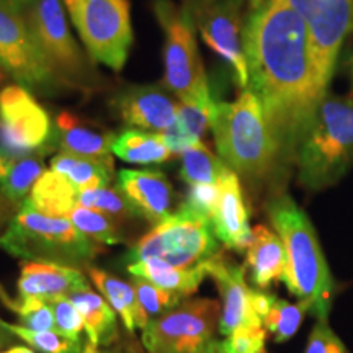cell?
<instances>
[{"label": "cell", "mask_w": 353, "mask_h": 353, "mask_svg": "<svg viewBox=\"0 0 353 353\" xmlns=\"http://www.w3.org/2000/svg\"><path fill=\"white\" fill-rule=\"evenodd\" d=\"M249 88L262 101L286 165L327 95L307 25L285 0H268L250 13L244 30Z\"/></svg>", "instance_id": "1"}, {"label": "cell", "mask_w": 353, "mask_h": 353, "mask_svg": "<svg viewBox=\"0 0 353 353\" xmlns=\"http://www.w3.org/2000/svg\"><path fill=\"white\" fill-rule=\"evenodd\" d=\"M211 130L219 157L250 188L272 187V195L283 192L281 182L290 167L262 101L250 88L242 90L232 103L218 101Z\"/></svg>", "instance_id": "2"}, {"label": "cell", "mask_w": 353, "mask_h": 353, "mask_svg": "<svg viewBox=\"0 0 353 353\" xmlns=\"http://www.w3.org/2000/svg\"><path fill=\"white\" fill-rule=\"evenodd\" d=\"M265 210L288 255L283 278L286 288L299 301L309 304L316 319L329 317L335 281L314 224L286 192H278L268 198Z\"/></svg>", "instance_id": "3"}, {"label": "cell", "mask_w": 353, "mask_h": 353, "mask_svg": "<svg viewBox=\"0 0 353 353\" xmlns=\"http://www.w3.org/2000/svg\"><path fill=\"white\" fill-rule=\"evenodd\" d=\"M294 167L298 183L311 193L322 192L353 167V100L325 95L298 145Z\"/></svg>", "instance_id": "4"}, {"label": "cell", "mask_w": 353, "mask_h": 353, "mask_svg": "<svg viewBox=\"0 0 353 353\" xmlns=\"http://www.w3.org/2000/svg\"><path fill=\"white\" fill-rule=\"evenodd\" d=\"M0 247L25 262H46L87 268L100 252L99 242L70 223L69 218H52L23 201L0 236Z\"/></svg>", "instance_id": "5"}, {"label": "cell", "mask_w": 353, "mask_h": 353, "mask_svg": "<svg viewBox=\"0 0 353 353\" xmlns=\"http://www.w3.org/2000/svg\"><path fill=\"white\" fill-rule=\"evenodd\" d=\"M219 252V241L211 223L175 213L156 224L152 231L131 247L128 262L154 260L175 268H193L206 263Z\"/></svg>", "instance_id": "6"}, {"label": "cell", "mask_w": 353, "mask_h": 353, "mask_svg": "<svg viewBox=\"0 0 353 353\" xmlns=\"http://www.w3.org/2000/svg\"><path fill=\"white\" fill-rule=\"evenodd\" d=\"M88 54L113 70L125 68L132 44L128 0H64Z\"/></svg>", "instance_id": "7"}, {"label": "cell", "mask_w": 353, "mask_h": 353, "mask_svg": "<svg viewBox=\"0 0 353 353\" xmlns=\"http://www.w3.org/2000/svg\"><path fill=\"white\" fill-rule=\"evenodd\" d=\"M221 304L210 298H185L179 306L149 321L141 342L148 353H210L219 330Z\"/></svg>", "instance_id": "8"}, {"label": "cell", "mask_w": 353, "mask_h": 353, "mask_svg": "<svg viewBox=\"0 0 353 353\" xmlns=\"http://www.w3.org/2000/svg\"><path fill=\"white\" fill-rule=\"evenodd\" d=\"M23 15L39 52L63 85L87 87L92 65L70 33L61 0H34Z\"/></svg>", "instance_id": "9"}, {"label": "cell", "mask_w": 353, "mask_h": 353, "mask_svg": "<svg viewBox=\"0 0 353 353\" xmlns=\"http://www.w3.org/2000/svg\"><path fill=\"white\" fill-rule=\"evenodd\" d=\"M50 114L23 85H7L0 95V151L12 157L52 151Z\"/></svg>", "instance_id": "10"}, {"label": "cell", "mask_w": 353, "mask_h": 353, "mask_svg": "<svg viewBox=\"0 0 353 353\" xmlns=\"http://www.w3.org/2000/svg\"><path fill=\"white\" fill-rule=\"evenodd\" d=\"M154 10L165 33L164 83L176 99H182L208 83L198 52L192 17L169 0H157Z\"/></svg>", "instance_id": "11"}, {"label": "cell", "mask_w": 353, "mask_h": 353, "mask_svg": "<svg viewBox=\"0 0 353 353\" xmlns=\"http://www.w3.org/2000/svg\"><path fill=\"white\" fill-rule=\"evenodd\" d=\"M0 64L30 90L46 94L63 85L39 52L23 12L3 2H0Z\"/></svg>", "instance_id": "12"}, {"label": "cell", "mask_w": 353, "mask_h": 353, "mask_svg": "<svg viewBox=\"0 0 353 353\" xmlns=\"http://www.w3.org/2000/svg\"><path fill=\"white\" fill-rule=\"evenodd\" d=\"M244 0H198L196 25L201 38L231 68L242 90L249 88V68L244 50Z\"/></svg>", "instance_id": "13"}, {"label": "cell", "mask_w": 353, "mask_h": 353, "mask_svg": "<svg viewBox=\"0 0 353 353\" xmlns=\"http://www.w3.org/2000/svg\"><path fill=\"white\" fill-rule=\"evenodd\" d=\"M306 21L321 82L329 87L337 57L350 37L352 0H285Z\"/></svg>", "instance_id": "14"}, {"label": "cell", "mask_w": 353, "mask_h": 353, "mask_svg": "<svg viewBox=\"0 0 353 353\" xmlns=\"http://www.w3.org/2000/svg\"><path fill=\"white\" fill-rule=\"evenodd\" d=\"M206 268H208V275L216 281L219 290V332L228 337L234 330L244 327V325H263L262 319L254 311V290L245 283L244 267L237 265L226 254L219 252L210 260Z\"/></svg>", "instance_id": "15"}, {"label": "cell", "mask_w": 353, "mask_h": 353, "mask_svg": "<svg viewBox=\"0 0 353 353\" xmlns=\"http://www.w3.org/2000/svg\"><path fill=\"white\" fill-rule=\"evenodd\" d=\"M117 188L136 214L154 226L170 216L174 188L161 170L123 169L118 174Z\"/></svg>", "instance_id": "16"}, {"label": "cell", "mask_w": 353, "mask_h": 353, "mask_svg": "<svg viewBox=\"0 0 353 353\" xmlns=\"http://www.w3.org/2000/svg\"><path fill=\"white\" fill-rule=\"evenodd\" d=\"M114 107L128 125L151 132H164L176 121L174 99L157 85L128 87L117 97Z\"/></svg>", "instance_id": "17"}, {"label": "cell", "mask_w": 353, "mask_h": 353, "mask_svg": "<svg viewBox=\"0 0 353 353\" xmlns=\"http://www.w3.org/2000/svg\"><path fill=\"white\" fill-rule=\"evenodd\" d=\"M211 226L221 244L231 250L242 252L252 241V228L241 179L232 170L219 182V201Z\"/></svg>", "instance_id": "18"}, {"label": "cell", "mask_w": 353, "mask_h": 353, "mask_svg": "<svg viewBox=\"0 0 353 353\" xmlns=\"http://www.w3.org/2000/svg\"><path fill=\"white\" fill-rule=\"evenodd\" d=\"M113 141L114 134L107 130L82 120L74 113L63 112L57 114L54 126V144L61 152L72 156L94 159L113 167Z\"/></svg>", "instance_id": "19"}, {"label": "cell", "mask_w": 353, "mask_h": 353, "mask_svg": "<svg viewBox=\"0 0 353 353\" xmlns=\"http://www.w3.org/2000/svg\"><path fill=\"white\" fill-rule=\"evenodd\" d=\"M83 286H88V281L81 268L46 262H25L17 283L20 298L41 299L68 296Z\"/></svg>", "instance_id": "20"}, {"label": "cell", "mask_w": 353, "mask_h": 353, "mask_svg": "<svg viewBox=\"0 0 353 353\" xmlns=\"http://www.w3.org/2000/svg\"><path fill=\"white\" fill-rule=\"evenodd\" d=\"M247 267L257 290H267L283 281L288 265V255L281 237L275 229L257 224L252 229V241L247 247Z\"/></svg>", "instance_id": "21"}, {"label": "cell", "mask_w": 353, "mask_h": 353, "mask_svg": "<svg viewBox=\"0 0 353 353\" xmlns=\"http://www.w3.org/2000/svg\"><path fill=\"white\" fill-rule=\"evenodd\" d=\"M85 322L87 341L97 347H110L120 341L117 314L107 299L97 294L90 285L68 294Z\"/></svg>", "instance_id": "22"}, {"label": "cell", "mask_w": 353, "mask_h": 353, "mask_svg": "<svg viewBox=\"0 0 353 353\" xmlns=\"http://www.w3.org/2000/svg\"><path fill=\"white\" fill-rule=\"evenodd\" d=\"M208 262L193 268H175L154 262V260H144V262L128 265V272L131 273V276H141L154 285L161 286V288L174 291V293L188 298L193 293H196L198 286L201 285L205 276H208V268H206Z\"/></svg>", "instance_id": "23"}, {"label": "cell", "mask_w": 353, "mask_h": 353, "mask_svg": "<svg viewBox=\"0 0 353 353\" xmlns=\"http://www.w3.org/2000/svg\"><path fill=\"white\" fill-rule=\"evenodd\" d=\"M76 196V188L65 176L54 170H44L25 201L46 216L68 218L70 210L77 205Z\"/></svg>", "instance_id": "24"}, {"label": "cell", "mask_w": 353, "mask_h": 353, "mask_svg": "<svg viewBox=\"0 0 353 353\" xmlns=\"http://www.w3.org/2000/svg\"><path fill=\"white\" fill-rule=\"evenodd\" d=\"M113 154L130 164H162L174 154L162 141L161 132L126 130L114 136Z\"/></svg>", "instance_id": "25"}, {"label": "cell", "mask_w": 353, "mask_h": 353, "mask_svg": "<svg viewBox=\"0 0 353 353\" xmlns=\"http://www.w3.org/2000/svg\"><path fill=\"white\" fill-rule=\"evenodd\" d=\"M51 170L65 176L76 192L108 187L110 180L113 179V167L94 159L72 156L68 152H59L52 157Z\"/></svg>", "instance_id": "26"}, {"label": "cell", "mask_w": 353, "mask_h": 353, "mask_svg": "<svg viewBox=\"0 0 353 353\" xmlns=\"http://www.w3.org/2000/svg\"><path fill=\"white\" fill-rule=\"evenodd\" d=\"M85 270L90 276L92 283L99 288L110 306L114 309V312L121 317L128 332H134L136 316H138V299H136L132 285L126 283L125 280L112 275V273L101 270V268L92 267V265H88Z\"/></svg>", "instance_id": "27"}, {"label": "cell", "mask_w": 353, "mask_h": 353, "mask_svg": "<svg viewBox=\"0 0 353 353\" xmlns=\"http://www.w3.org/2000/svg\"><path fill=\"white\" fill-rule=\"evenodd\" d=\"M179 100L176 120L182 123L193 136L201 139V136L211 130L216 107H218V100L214 99L210 83H205L195 92Z\"/></svg>", "instance_id": "28"}, {"label": "cell", "mask_w": 353, "mask_h": 353, "mask_svg": "<svg viewBox=\"0 0 353 353\" xmlns=\"http://www.w3.org/2000/svg\"><path fill=\"white\" fill-rule=\"evenodd\" d=\"M131 285L134 288L136 299H138V316H136V327L143 330L149 321L165 314L170 309L179 306L185 296L174 291L164 290L161 286L151 283L141 276H131Z\"/></svg>", "instance_id": "29"}, {"label": "cell", "mask_w": 353, "mask_h": 353, "mask_svg": "<svg viewBox=\"0 0 353 353\" xmlns=\"http://www.w3.org/2000/svg\"><path fill=\"white\" fill-rule=\"evenodd\" d=\"M231 170L224 161L214 156L203 143L187 149L182 154L180 179L188 185L219 183Z\"/></svg>", "instance_id": "30"}, {"label": "cell", "mask_w": 353, "mask_h": 353, "mask_svg": "<svg viewBox=\"0 0 353 353\" xmlns=\"http://www.w3.org/2000/svg\"><path fill=\"white\" fill-rule=\"evenodd\" d=\"M311 312L307 303L298 301L290 303L286 299L273 296L267 314L263 316V327L268 334L273 335L275 342H288L298 332L299 325L303 324L304 316Z\"/></svg>", "instance_id": "31"}, {"label": "cell", "mask_w": 353, "mask_h": 353, "mask_svg": "<svg viewBox=\"0 0 353 353\" xmlns=\"http://www.w3.org/2000/svg\"><path fill=\"white\" fill-rule=\"evenodd\" d=\"M68 218L70 223L81 231L88 239L105 245H117L125 242V236L120 231V226L107 214L100 211L85 208L82 205H76Z\"/></svg>", "instance_id": "32"}, {"label": "cell", "mask_w": 353, "mask_h": 353, "mask_svg": "<svg viewBox=\"0 0 353 353\" xmlns=\"http://www.w3.org/2000/svg\"><path fill=\"white\" fill-rule=\"evenodd\" d=\"M76 200L77 205L100 211V213L112 218L117 224H125L132 218H139L136 211L132 210L130 201L118 188L100 187L82 190V192H77Z\"/></svg>", "instance_id": "33"}, {"label": "cell", "mask_w": 353, "mask_h": 353, "mask_svg": "<svg viewBox=\"0 0 353 353\" xmlns=\"http://www.w3.org/2000/svg\"><path fill=\"white\" fill-rule=\"evenodd\" d=\"M41 157L39 154H32V156L17 159L6 183L0 187V192L17 206H20L28 198L33 185L44 172Z\"/></svg>", "instance_id": "34"}, {"label": "cell", "mask_w": 353, "mask_h": 353, "mask_svg": "<svg viewBox=\"0 0 353 353\" xmlns=\"http://www.w3.org/2000/svg\"><path fill=\"white\" fill-rule=\"evenodd\" d=\"M0 327L25 341L39 353H82V341H72L56 330H30L23 325L0 322Z\"/></svg>", "instance_id": "35"}, {"label": "cell", "mask_w": 353, "mask_h": 353, "mask_svg": "<svg viewBox=\"0 0 353 353\" xmlns=\"http://www.w3.org/2000/svg\"><path fill=\"white\" fill-rule=\"evenodd\" d=\"M0 299L7 307H10L21 322V325L30 330H56V321L52 309L41 298H20L12 299L0 286Z\"/></svg>", "instance_id": "36"}, {"label": "cell", "mask_w": 353, "mask_h": 353, "mask_svg": "<svg viewBox=\"0 0 353 353\" xmlns=\"http://www.w3.org/2000/svg\"><path fill=\"white\" fill-rule=\"evenodd\" d=\"M219 201V183H196L190 185L187 196L180 205L179 213L193 218L213 221L216 206Z\"/></svg>", "instance_id": "37"}, {"label": "cell", "mask_w": 353, "mask_h": 353, "mask_svg": "<svg viewBox=\"0 0 353 353\" xmlns=\"http://www.w3.org/2000/svg\"><path fill=\"white\" fill-rule=\"evenodd\" d=\"M50 304L56 321V332L72 339V341H82L81 332L85 329V322L74 303L68 296H52L44 299Z\"/></svg>", "instance_id": "38"}, {"label": "cell", "mask_w": 353, "mask_h": 353, "mask_svg": "<svg viewBox=\"0 0 353 353\" xmlns=\"http://www.w3.org/2000/svg\"><path fill=\"white\" fill-rule=\"evenodd\" d=\"M304 353H350L342 339L330 327L329 317L316 319L314 327L307 337Z\"/></svg>", "instance_id": "39"}, {"label": "cell", "mask_w": 353, "mask_h": 353, "mask_svg": "<svg viewBox=\"0 0 353 353\" xmlns=\"http://www.w3.org/2000/svg\"><path fill=\"white\" fill-rule=\"evenodd\" d=\"M267 329L260 325H244L234 330L223 341L231 353H265Z\"/></svg>", "instance_id": "40"}, {"label": "cell", "mask_w": 353, "mask_h": 353, "mask_svg": "<svg viewBox=\"0 0 353 353\" xmlns=\"http://www.w3.org/2000/svg\"><path fill=\"white\" fill-rule=\"evenodd\" d=\"M161 136L164 144L170 149L172 154H183L187 149L201 143V139L193 136L179 120H176L169 130L161 132Z\"/></svg>", "instance_id": "41"}, {"label": "cell", "mask_w": 353, "mask_h": 353, "mask_svg": "<svg viewBox=\"0 0 353 353\" xmlns=\"http://www.w3.org/2000/svg\"><path fill=\"white\" fill-rule=\"evenodd\" d=\"M82 353H143V350L134 342H120L114 343V347H97L87 343Z\"/></svg>", "instance_id": "42"}, {"label": "cell", "mask_w": 353, "mask_h": 353, "mask_svg": "<svg viewBox=\"0 0 353 353\" xmlns=\"http://www.w3.org/2000/svg\"><path fill=\"white\" fill-rule=\"evenodd\" d=\"M17 210H19V206H17L15 203H12L2 192H0V231L10 224Z\"/></svg>", "instance_id": "43"}, {"label": "cell", "mask_w": 353, "mask_h": 353, "mask_svg": "<svg viewBox=\"0 0 353 353\" xmlns=\"http://www.w3.org/2000/svg\"><path fill=\"white\" fill-rule=\"evenodd\" d=\"M19 157H12L6 154L3 151H0V187H2L3 183H6L8 174H10L13 164H15V161Z\"/></svg>", "instance_id": "44"}, {"label": "cell", "mask_w": 353, "mask_h": 353, "mask_svg": "<svg viewBox=\"0 0 353 353\" xmlns=\"http://www.w3.org/2000/svg\"><path fill=\"white\" fill-rule=\"evenodd\" d=\"M0 2L7 3V6L17 8V10H20V12H25L26 8L32 6L34 0H0Z\"/></svg>", "instance_id": "45"}, {"label": "cell", "mask_w": 353, "mask_h": 353, "mask_svg": "<svg viewBox=\"0 0 353 353\" xmlns=\"http://www.w3.org/2000/svg\"><path fill=\"white\" fill-rule=\"evenodd\" d=\"M0 353H37L32 348L28 347H12L10 350H6V352H0Z\"/></svg>", "instance_id": "46"}, {"label": "cell", "mask_w": 353, "mask_h": 353, "mask_svg": "<svg viewBox=\"0 0 353 353\" xmlns=\"http://www.w3.org/2000/svg\"><path fill=\"white\" fill-rule=\"evenodd\" d=\"M210 353H231L228 350L226 347H224V343L223 342H218L216 341L214 342V345H213V348H211V352Z\"/></svg>", "instance_id": "47"}, {"label": "cell", "mask_w": 353, "mask_h": 353, "mask_svg": "<svg viewBox=\"0 0 353 353\" xmlns=\"http://www.w3.org/2000/svg\"><path fill=\"white\" fill-rule=\"evenodd\" d=\"M265 2H268V0H249V3H250V10H257V8H260L263 6Z\"/></svg>", "instance_id": "48"}, {"label": "cell", "mask_w": 353, "mask_h": 353, "mask_svg": "<svg viewBox=\"0 0 353 353\" xmlns=\"http://www.w3.org/2000/svg\"><path fill=\"white\" fill-rule=\"evenodd\" d=\"M7 76H8V72L6 70V68H3L2 64H0V82H3L7 79Z\"/></svg>", "instance_id": "49"}, {"label": "cell", "mask_w": 353, "mask_h": 353, "mask_svg": "<svg viewBox=\"0 0 353 353\" xmlns=\"http://www.w3.org/2000/svg\"><path fill=\"white\" fill-rule=\"evenodd\" d=\"M353 33V0H352V21H350V34Z\"/></svg>", "instance_id": "50"}, {"label": "cell", "mask_w": 353, "mask_h": 353, "mask_svg": "<svg viewBox=\"0 0 353 353\" xmlns=\"http://www.w3.org/2000/svg\"><path fill=\"white\" fill-rule=\"evenodd\" d=\"M352 82H353V64H352Z\"/></svg>", "instance_id": "51"}, {"label": "cell", "mask_w": 353, "mask_h": 353, "mask_svg": "<svg viewBox=\"0 0 353 353\" xmlns=\"http://www.w3.org/2000/svg\"><path fill=\"white\" fill-rule=\"evenodd\" d=\"M0 322H2V321H0ZM0 329H2V327H0Z\"/></svg>", "instance_id": "52"}]
</instances>
